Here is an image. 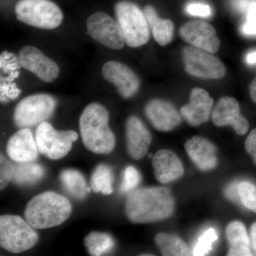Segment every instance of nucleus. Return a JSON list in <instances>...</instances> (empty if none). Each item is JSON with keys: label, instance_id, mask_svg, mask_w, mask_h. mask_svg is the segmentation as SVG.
<instances>
[{"label": "nucleus", "instance_id": "1", "mask_svg": "<svg viewBox=\"0 0 256 256\" xmlns=\"http://www.w3.org/2000/svg\"><path fill=\"white\" fill-rule=\"evenodd\" d=\"M174 210V200L164 186L138 188L128 195L126 213L134 224H150L170 218Z\"/></svg>", "mask_w": 256, "mask_h": 256}, {"label": "nucleus", "instance_id": "2", "mask_svg": "<svg viewBox=\"0 0 256 256\" xmlns=\"http://www.w3.org/2000/svg\"><path fill=\"white\" fill-rule=\"evenodd\" d=\"M109 114L99 104H89L82 111L79 127L84 146L96 154H107L114 150L116 137L108 126Z\"/></svg>", "mask_w": 256, "mask_h": 256}, {"label": "nucleus", "instance_id": "3", "mask_svg": "<svg viewBox=\"0 0 256 256\" xmlns=\"http://www.w3.org/2000/svg\"><path fill=\"white\" fill-rule=\"evenodd\" d=\"M72 212V205L66 197L46 192L30 200L25 208L24 218L34 228L46 229L63 224Z\"/></svg>", "mask_w": 256, "mask_h": 256}, {"label": "nucleus", "instance_id": "4", "mask_svg": "<svg viewBox=\"0 0 256 256\" xmlns=\"http://www.w3.org/2000/svg\"><path fill=\"white\" fill-rule=\"evenodd\" d=\"M114 12L128 46L136 48L148 43L150 28L144 12L128 1H120L114 6Z\"/></svg>", "mask_w": 256, "mask_h": 256}, {"label": "nucleus", "instance_id": "5", "mask_svg": "<svg viewBox=\"0 0 256 256\" xmlns=\"http://www.w3.org/2000/svg\"><path fill=\"white\" fill-rule=\"evenodd\" d=\"M38 234L26 220L14 215L0 217V245L13 254L26 252L36 246Z\"/></svg>", "mask_w": 256, "mask_h": 256}, {"label": "nucleus", "instance_id": "6", "mask_svg": "<svg viewBox=\"0 0 256 256\" xmlns=\"http://www.w3.org/2000/svg\"><path fill=\"white\" fill-rule=\"evenodd\" d=\"M14 12L18 21L44 30L58 28L63 21L62 10L50 0H20Z\"/></svg>", "mask_w": 256, "mask_h": 256}, {"label": "nucleus", "instance_id": "7", "mask_svg": "<svg viewBox=\"0 0 256 256\" xmlns=\"http://www.w3.org/2000/svg\"><path fill=\"white\" fill-rule=\"evenodd\" d=\"M56 101L48 94H35L18 102L14 112V124L20 128L34 127L50 118Z\"/></svg>", "mask_w": 256, "mask_h": 256}, {"label": "nucleus", "instance_id": "8", "mask_svg": "<svg viewBox=\"0 0 256 256\" xmlns=\"http://www.w3.org/2000/svg\"><path fill=\"white\" fill-rule=\"evenodd\" d=\"M78 138L75 131H58L44 121L37 127L35 140L40 152L48 159L57 160L68 154Z\"/></svg>", "mask_w": 256, "mask_h": 256}, {"label": "nucleus", "instance_id": "9", "mask_svg": "<svg viewBox=\"0 0 256 256\" xmlns=\"http://www.w3.org/2000/svg\"><path fill=\"white\" fill-rule=\"evenodd\" d=\"M185 72L204 79H220L226 74L223 62L214 54L190 46H185L182 52Z\"/></svg>", "mask_w": 256, "mask_h": 256}, {"label": "nucleus", "instance_id": "10", "mask_svg": "<svg viewBox=\"0 0 256 256\" xmlns=\"http://www.w3.org/2000/svg\"><path fill=\"white\" fill-rule=\"evenodd\" d=\"M86 28L88 34L100 44L114 50L124 48L126 42L120 26L107 13L97 12L90 15Z\"/></svg>", "mask_w": 256, "mask_h": 256}, {"label": "nucleus", "instance_id": "11", "mask_svg": "<svg viewBox=\"0 0 256 256\" xmlns=\"http://www.w3.org/2000/svg\"><path fill=\"white\" fill-rule=\"evenodd\" d=\"M182 38L192 46L215 54L220 48V40L215 28L210 23L192 20L184 24L180 28Z\"/></svg>", "mask_w": 256, "mask_h": 256}, {"label": "nucleus", "instance_id": "12", "mask_svg": "<svg viewBox=\"0 0 256 256\" xmlns=\"http://www.w3.org/2000/svg\"><path fill=\"white\" fill-rule=\"evenodd\" d=\"M210 116L216 127L232 126L239 136H244L248 130V121L240 112L238 102L233 97L220 98L212 108Z\"/></svg>", "mask_w": 256, "mask_h": 256}, {"label": "nucleus", "instance_id": "13", "mask_svg": "<svg viewBox=\"0 0 256 256\" xmlns=\"http://www.w3.org/2000/svg\"><path fill=\"white\" fill-rule=\"evenodd\" d=\"M102 75L108 82L114 84L124 98L136 95L140 86V80L137 74L120 62H106L102 68Z\"/></svg>", "mask_w": 256, "mask_h": 256}, {"label": "nucleus", "instance_id": "14", "mask_svg": "<svg viewBox=\"0 0 256 256\" xmlns=\"http://www.w3.org/2000/svg\"><path fill=\"white\" fill-rule=\"evenodd\" d=\"M20 64L44 82H54L60 75L58 65L34 46H26L22 48Z\"/></svg>", "mask_w": 256, "mask_h": 256}, {"label": "nucleus", "instance_id": "15", "mask_svg": "<svg viewBox=\"0 0 256 256\" xmlns=\"http://www.w3.org/2000/svg\"><path fill=\"white\" fill-rule=\"evenodd\" d=\"M144 114L153 127L161 132H170L182 122V116L176 107L162 99L150 100L144 107Z\"/></svg>", "mask_w": 256, "mask_h": 256}, {"label": "nucleus", "instance_id": "16", "mask_svg": "<svg viewBox=\"0 0 256 256\" xmlns=\"http://www.w3.org/2000/svg\"><path fill=\"white\" fill-rule=\"evenodd\" d=\"M214 106V99L204 89L194 88L190 102L180 109V114L193 127L206 124L210 119Z\"/></svg>", "mask_w": 256, "mask_h": 256}, {"label": "nucleus", "instance_id": "17", "mask_svg": "<svg viewBox=\"0 0 256 256\" xmlns=\"http://www.w3.org/2000/svg\"><path fill=\"white\" fill-rule=\"evenodd\" d=\"M152 142V136L140 119L130 116L126 122V148L132 159L140 160L146 156Z\"/></svg>", "mask_w": 256, "mask_h": 256}, {"label": "nucleus", "instance_id": "18", "mask_svg": "<svg viewBox=\"0 0 256 256\" xmlns=\"http://www.w3.org/2000/svg\"><path fill=\"white\" fill-rule=\"evenodd\" d=\"M188 158L197 168L204 172L214 170L218 164L217 150L214 144L206 138L194 136L184 144Z\"/></svg>", "mask_w": 256, "mask_h": 256}, {"label": "nucleus", "instance_id": "19", "mask_svg": "<svg viewBox=\"0 0 256 256\" xmlns=\"http://www.w3.org/2000/svg\"><path fill=\"white\" fill-rule=\"evenodd\" d=\"M36 140L28 128H21L8 140L6 152L10 159L18 163L31 162L38 158Z\"/></svg>", "mask_w": 256, "mask_h": 256}, {"label": "nucleus", "instance_id": "20", "mask_svg": "<svg viewBox=\"0 0 256 256\" xmlns=\"http://www.w3.org/2000/svg\"><path fill=\"white\" fill-rule=\"evenodd\" d=\"M152 166L156 180L168 184L182 178L184 168L178 156L170 150H160L152 158Z\"/></svg>", "mask_w": 256, "mask_h": 256}, {"label": "nucleus", "instance_id": "21", "mask_svg": "<svg viewBox=\"0 0 256 256\" xmlns=\"http://www.w3.org/2000/svg\"><path fill=\"white\" fill-rule=\"evenodd\" d=\"M226 237L228 244V256H250V237L242 222L234 220L226 228Z\"/></svg>", "mask_w": 256, "mask_h": 256}, {"label": "nucleus", "instance_id": "22", "mask_svg": "<svg viewBox=\"0 0 256 256\" xmlns=\"http://www.w3.org/2000/svg\"><path fill=\"white\" fill-rule=\"evenodd\" d=\"M149 24L153 37L158 44L165 46L172 42L174 35V24L170 20L161 18L156 9L151 5H146L143 10Z\"/></svg>", "mask_w": 256, "mask_h": 256}, {"label": "nucleus", "instance_id": "23", "mask_svg": "<svg viewBox=\"0 0 256 256\" xmlns=\"http://www.w3.org/2000/svg\"><path fill=\"white\" fill-rule=\"evenodd\" d=\"M60 178L64 188L76 200L85 198L87 192H89L85 178L77 170H64L60 172Z\"/></svg>", "mask_w": 256, "mask_h": 256}, {"label": "nucleus", "instance_id": "24", "mask_svg": "<svg viewBox=\"0 0 256 256\" xmlns=\"http://www.w3.org/2000/svg\"><path fill=\"white\" fill-rule=\"evenodd\" d=\"M156 242L162 256H188L190 254L186 242L172 234H156Z\"/></svg>", "mask_w": 256, "mask_h": 256}, {"label": "nucleus", "instance_id": "25", "mask_svg": "<svg viewBox=\"0 0 256 256\" xmlns=\"http://www.w3.org/2000/svg\"><path fill=\"white\" fill-rule=\"evenodd\" d=\"M45 171L42 165L33 162L18 163L15 166L14 180L16 184L21 186L33 185L44 176Z\"/></svg>", "mask_w": 256, "mask_h": 256}, {"label": "nucleus", "instance_id": "26", "mask_svg": "<svg viewBox=\"0 0 256 256\" xmlns=\"http://www.w3.org/2000/svg\"><path fill=\"white\" fill-rule=\"evenodd\" d=\"M84 244L90 256H100L110 254L114 248L112 236L102 232H92L84 239Z\"/></svg>", "mask_w": 256, "mask_h": 256}, {"label": "nucleus", "instance_id": "27", "mask_svg": "<svg viewBox=\"0 0 256 256\" xmlns=\"http://www.w3.org/2000/svg\"><path fill=\"white\" fill-rule=\"evenodd\" d=\"M114 173L110 166L101 164L96 166L90 180V188L96 193L110 195L112 193Z\"/></svg>", "mask_w": 256, "mask_h": 256}, {"label": "nucleus", "instance_id": "28", "mask_svg": "<svg viewBox=\"0 0 256 256\" xmlns=\"http://www.w3.org/2000/svg\"><path fill=\"white\" fill-rule=\"evenodd\" d=\"M238 192L244 206L256 214V185L250 182H242L238 183Z\"/></svg>", "mask_w": 256, "mask_h": 256}, {"label": "nucleus", "instance_id": "29", "mask_svg": "<svg viewBox=\"0 0 256 256\" xmlns=\"http://www.w3.org/2000/svg\"><path fill=\"white\" fill-rule=\"evenodd\" d=\"M218 239V234L215 229L206 230L197 240L193 250L194 256H205L212 250V246Z\"/></svg>", "mask_w": 256, "mask_h": 256}, {"label": "nucleus", "instance_id": "30", "mask_svg": "<svg viewBox=\"0 0 256 256\" xmlns=\"http://www.w3.org/2000/svg\"><path fill=\"white\" fill-rule=\"evenodd\" d=\"M141 181V176L134 166H128L122 174V181L120 185V191L124 193L132 192Z\"/></svg>", "mask_w": 256, "mask_h": 256}, {"label": "nucleus", "instance_id": "31", "mask_svg": "<svg viewBox=\"0 0 256 256\" xmlns=\"http://www.w3.org/2000/svg\"><path fill=\"white\" fill-rule=\"evenodd\" d=\"M242 32L246 35L256 36V0L250 2L249 4L246 20L242 26Z\"/></svg>", "mask_w": 256, "mask_h": 256}, {"label": "nucleus", "instance_id": "32", "mask_svg": "<svg viewBox=\"0 0 256 256\" xmlns=\"http://www.w3.org/2000/svg\"><path fill=\"white\" fill-rule=\"evenodd\" d=\"M1 168H0V186L3 190L14 176L15 166L3 156H1Z\"/></svg>", "mask_w": 256, "mask_h": 256}, {"label": "nucleus", "instance_id": "33", "mask_svg": "<svg viewBox=\"0 0 256 256\" xmlns=\"http://www.w3.org/2000/svg\"><path fill=\"white\" fill-rule=\"evenodd\" d=\"M186 10L193 16H208L212 13L210 6L202 3H191L186 6Z\"/></svg>", "mask_w": 256, "mask_h": 256}, {"label": "nucleus", "instance_id": "34", "mask_svg": "<svg viewBox=\"0 0 256 256\" xmlns=\"http://www.w3.org/2000/svg\"><path fill=\"white\" fill-rule=\"evenodd\" d=\"M21 90L15 84H3L1 86V100L8 101V99H14L20 95Z\"/></svg>", "mask_w": 256, "mask_h": 256}, {"label": "nucleus", "instance_id": "35", "mask_svg": "<svg viewBox=\"0 0 256 256\" xmlns=\"http://www.w3.org/2000/svg\"><path fill=\"white\" fill-rule=\"evenodd\" d=\"M245 148L248 154L252 156L254 164L256 165V128L249 133L246 140Z\"/></svg>", "mask_w": 256, "mask_h": 256}, {"label": "nucleus", "instance_id": "36", "mask_svg": "<svg viewBox=\"0 0 256 256\" xmlns=\"http://www.w3.org/2000/svg\"><path fill=\"white\" fill-rule=\"evenodd\" d=\"M238 183L234 182L229 184L225 190V194L227 198L234 202L240 201L238 192Z\"/></svg>", "mask_w": 256, "mask_h": 256}, {"label": "nucleus", "instance_id": "37", "mask_svg": "<svg viewBox=\"0 0 256 256\" xmlns=\"http://www.w3.org/2000/svg\"><path fill=\"white\" fill-rule=\"evenodd\" d=\"M250 246L256 255V222L252 224L250 230Z\"/></svg>", "mask_w": 256, "mask_h": 256}, {"label": "nucleus", "instance_id": "38", "mask_svg": "<svg viewBox=\"0 0 256 256\" xmlns=\"http://www.w3.org/2000/svg\"><path fill=\"white\" fill-rule=\"evenodd\" d=\"M249 92L252 101L256 104V77L252 79L249 86Z\"/></svg>", "mask_w": 256, "mask_h": 256}, {"label": "nucleus", "instance_id": "39", "mask_svg": "<svg viewBox=\"0 0 256 256\" xmlns=\"http://www.w3.org/2000/svg\"><path fill=\"white\" fill-rule=\"evenodd\" d=\"M246 62L249 64H256V50L250 52L246 56Z\"/></svg>", "mask_w": 256, "mask_h": 256}]
</instances>
